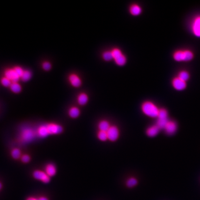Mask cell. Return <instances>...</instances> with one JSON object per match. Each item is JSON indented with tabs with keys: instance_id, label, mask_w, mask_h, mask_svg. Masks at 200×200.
Returning <instances> with one entry per match:
<instances>
[{
	"instance_id": "cell-10",
	"label": "cell",
	"mask_w": 200,
	"mask_h": 200,
	"mask_svg": "<svg viewBox=\"0 0 200 200\" xmlns=\"http://www.w3.org/2000/svg\"><path fill=\"white\" fill-rule=\"evenodd\" d=\"M171 85L175 90L177 91H182L187 87L186 82L180 79L177 77H175L171 81Z\"/></svg>"
},
{
	"instance_id": "cell-7",
	"label": "cell",
	"mask_w": 200,
	"mask_h": 200,
	"mask_svg": "<svg viewBox=\"0 0 200 200\" xmlns=\"http://www.w3.org/2000/svg\"><path fill=\"white\" fill-rule=\"evenodd\" d=\"M108 140L111 142H115L118 140L120 137V130L116 125H111L107 131Z\"/></svg>"
},
{
	"instance_id": "cell-34",
	"label": "cell",
	"mask_w": 200,
	"mask_h": 200,
	"mask_svg": "<svg viewBox=\"0 0 200 200\" xmlns=\"http://www.w3.org/2000/svg\"><path fill=\"white\" fill-rule=\"evenodd\" d=\"M2 184H1V183L0 182V189L2 188Z\"/></svg>"
},
{
	"instance_id": "cell-29",
	"label": "cell",
	"mask_w": 200,
	"mask_h": 200,
	"mask_svg": "<svg viewBox=\"0 0 200 200\" xmlns=\"http://www.w3.org/2000/svg\"><path fill=\"white\" fill-rule=\"evenodd\" d=\"M13 69L14 70V71H15V72H16V73L20 77V78H21L22 75L23 74V72H24V70L22 68V67L19 66H15Z\"/></svg>"
},
{
	"instance_id": "cell-12",
	"label": "cell",
	"mask_w": 200,
	"mask_h": 200,
	"mask_svg": "<svg viewBox=\"0 0 200 200\" xmlns=\"http://www.w3.org/2000/svg\"><path fill=\"white\" fill-rule=\"evenodd\" d=\"M68 79L70 85L75 88H79L82 85V79L76 74H70L69 76Z\"/></svg>"
},
{
	"instance_id": "cell-31",
	"label": "cell",
	"mask_w": 200,
	"mask_h": 200,
	"mask_svg": "<svg viewBox=\"0 0 200 200\" xmlns=\"http://www.w3.org/2000/svg\"><path fill=\"white\" fill-rule=\"evenodd\" d=\"M42 67L44 70L49 71L52 68V65L48 61H44L42 65Z\"/></svg>"
},
{
	"instance_id": "cell-5",
	"label": "cell",
	"mask_w": 200,
	"mask_h": 200,
	"mask_svg": "<svg viewBox=\"0 0 200 200\" xmlns=\"http://www.w3.org/2000/svg\"><path fill=\"white\" fill-rule=\"evenodd\" d=\"M169 120L167 111L164 108H160L159 113L157 118L156 124L160 129H163L165 125Z\"/></svg>"
},
{
	"instance_id": "cell-15",
	"label": "cell",
	"mask_w": 200,
	"mask_h": 200,
	"mask_svg": "<svg viewBox=\"0 0 200 200\" xmlns=\"http://www.w3.org/2000/svg\"><path fill=\"white\" fill-rule=\"evenodd\" d=\"M129 11L131 15L134 16H137L141 14L142 9L140 5L133 4L130 5L129 8Z\"/></svg>"
},
{
	"instance_id": "cell-11",
	"label": "cell",
	"mask_w": 200,
	"mask_h": 200,
	"mask_svg": "<svg viewBox=\"0 0 200 200\" xmlns=\"http://www.w3.org/2000/svg\"><path fill=\"white\" fill-rule=\"evenodd\" d=\"M4 77L9 79L12 82H18L21 78L16 73L13 68L6 70L4 72Z\"/></svg>"
},
{
	"instance_id": "cell-28",
	"label": "cell",
	"mask_w": 200,
	"mask_h": 200,
	"mask_svg": "<svg viewBox=\"0 0 200 200\" xmlns=\"http://www.w3.org/2000/svg\"><path fill=\"white\" fill-rule=\"evenodd\" d=\"M1 83L2 85L5 87H9L12 84V82L7 77H2L1 79Z\"/></svg>"
},
{
	"instance_id": "cell-2",
	"label": "cell",
	"mask_w": 200,
	"mask_h": 200,
	"mask_svg": "<svg viewBox=\"0 0 200 200\" xmlns=\"http://www.w3.org/2000/svg\"><path fill=\"white\" fill-rule=\"evenodd\" d=\"M172 57L176 62H189L194 59V54L191 50L184 49L175 51Z\"/></svg>"
},
{
	"instance_id": "cell-8",
	"label": "cell",
	"mask_w": 200,
	"mask_h": 200,
	"mask_svg": "<svg viewBox=\"0 0 200 200\" xmlns=\"http://www.w3.org/2000/svg\"><path fill=\"white\" fill-rule=\"evenodd\" d=\"M49 135H55L62 133L64 129L63 127L58 124L51 123L46 124Z\"/></svg>"
},
{
	"instance_id": "cell-3",
	"label": "cell",
	"mask_w": 200,
	"mask_h": 200,
	"mask_svg": "<svg viewBox=\"0 0 200 200\" xmlns=\"http://www.w3.org/2000/svg\"><path fill=\"white\" fill-rule=\"evenodd\" d=\"M113 60L118 66L122 67L124 66L127 62V57L123 53L119 48L115 47L111 50Z\"/></svg>"
},
{
	"instance_id": "cell-25",
	"label": "cell",
	"mask_w": 200,
	"mask_h": 200,
	"mask_svg": "<svg viewBox=\"0 0 200 200\" xmlns=\"http://www.w3.org/2000/svg\"><path fill=\"white\" fill-rule=\"evenodd\" d=\"M11 155L14 159H18L22 157V151L19 148H14L11 151Z\"/></svg>"
},
{
	"instance_id": "cell-16",
	"label": "cell",
	"mask_w": 200,
	"mask_h": 200,
	"mask_svg": "<svg viewBox=\"0 0 200 200\" xmlns=\"http://www.w3.org/2000/svg\"><path fill=\"white\" fill-rule=\"evenodd\" d=\"M89 96L86 93L82 92L77 97V101L78 104L81 106H85L89 102Z\"/></svg>"
},
{
	"instance_id": "cell-30",
	"label": "cell",
	"mask_w": 200,
	"mask_h": 200,
	"mask_svg": "<svg viewBox=\"0 0 200 200\" xmlns=\"http://www.w3.org/2000/svg\"><path fill=\"white\" fill-rule=\"evenodd\" d=\"M21 159V161L24 163H28L30 161L31 157L29 155L25 154L22 155Z\"/></svg>"
},
{
	"instance_id": "cell-18",
	"label": "cell",
	"mask_w": 200,
	"mask_h": 200,
	"mask_svg": "<svg viewBox=\"0 0 200 200\" xmlns=\"http://www.w3.org/2000/svg\"><path fill=\"white\" fill-rule=\"evenodd\" d=\"M81 114L80 110L76 106H73L69 108L68 110V114L70 117L72 119H76L78 118Z\"/></svg>"
},
{
	"instance_id": "cell-27",
	"label": "cell",
	"mask_w": 200,
	"mask_h": 200,
	"mask_svg": "<svg viewBox=\"0 0 200 200\" xmlns=\"http://www.w3.org/2000/svg\"><path fill=\"white\" fill-rule=\"evenodd\" d=\"M32 74L30 70H24L23 74L21 77V79L24 82L28 81L31 78Z\"/></svg>"
},
{
	"instance_id": "cell-9",
	"label": "cell",
	"mask_w": 200,
	"mask_h": 200,
	"mask_svg": "<svg viewBox=\"0 0 200 200\" xmlns=\"http://www.w3.org/2000/svg\"><path fill=\"white\" fill-rule=\"evenodd\" d=\"M33 176L35 179L41 181L44 183L47 184L50 181V177L47 175L45 171L40 170H35L33 174Z\"/></svg>"
},
{
	"instance_id": "cell-13",
	"label": "cell",
	"mask_w": 200,
	"mask_h": 200,
	"mask_svg": "<svg viewBox=\"0 0 200 200\" xmlns=\"http://www.w3.org/2000/svg\"><path fill=\"white\" fill-rule=\"evenodd\" d=\"M177 124L175 122L172 120H169L165 125L163 129L167 134L172 135L175 133L177 130Z\"/></svg>"
},
{
	"instance_id": "cell-19",
	"label": "cell",
	"mask_w": 200,
	"mask_h": 200,
	"mask_svg": "<svg viewBox=\"0 0 200 200\" xmlns=\"http://www.w3.org/2000/svg\"><path fill=\"white\" fill-rule=\"evenodd\" d=\"M36 131L37 135L39 137L46 138L49 135V132L48 131L46 125H40Z\"/></svg>"
},
{
	"instance_id": "cell-6",
	"label": "cell",
	"mask_w": 200,
	"mask_h": 200,
	"mask_svg": "<svg viewBox=\"0 0 200 200\" xmlns=\"http://www.w3.org/2000/svg\"><path fill=\"white\" fill-rule=\"evenodd\" d=\"M190 29L194 36L200 38V15H196L193 19L190 24Z\"/></svg>"
},
{
	"instance_id": "cell-23",
	"label": "cell",
	"mask_w": 200,
	"mask_h": 200,
	"mask_svg": "<svg viewBox=\"0 0 200 200\" xmlns=\"http://www.w3.org/2000/svg\"><path fill=\"white\" fill-rule=\"evenodd\" d=\"M102 57L103 59L106 62H109L113 60L111 51L109 50L104 51L102 53Z\"/></svg>"
},
{
	"instance_id": "cell-21",
	"label": "cell",
	"mask_w": 200,
	"mask_h": 200,
	"mask_svg": "<svg viewBox=\"0 0 200 200\" xmlns=\"http://www.w3.org/2000/svg\"><path fill=\"white\" fill-rule=\"evenodd\" d=\"M177 77L186 82L190 78V75L189 72L186 70H181L178 73Z\"/></svg>"
},
{
	"instance_id": "cell-20",
	"label": "cell",
	"mask_w": 200,
	"mask_h": 200,
	"mask_svg": "<svg viewBox=\"0 0 200 200\" xmlns=\"http://www.w3.org/2000/svg\"><path fill=\"white\" fill-rule=\"evenodd\" d=\"M111 125H110L109 121L106 120H103L99 122L98 124V128L99 131L107 132Z\"/></svg>"
},
{
	"instance_id": "cell-26",
	"label": "cell",
	"mask_w": 200,
	"mask_h": 200,
	"mask_svg": "<svg viewBox=\"0 0 200 200\" xmlns=\"http://www.w3.org/2000/svg\"><path fill=\"white\" fill-rule=\"evenodd\" d=\"M97 137L100 141L102 142H105L108 140V134L107 132L105 131H99L97 133Z\"/></svg>"
},
{
	"instance_id": "cell-1",
	"label": "cell",
	"mask_w": 200,
	"mask_h": 200,
	"mask_svg": "<svg viewBox=\"0 0 200 200\" xmlns=\"http://www.w3.org/2000/svg\"><path fill=\"white\" fill-rule=\"evenodd\" d=\"M142 112L147 117L151 118H157L159 113L160 108L151 101H146L142 103L141 106Z\"/></svg>"
},
{
	"instance_id": "cell-32",
	"label": "cell",
	"mask_w": 200,
	"mask_h": 200,
	"mask_svg": "<svg viewBox=\"0 0 200 200\" xmlns=\"http://www.w3.org/2000/svg\"><path fill=\"white\" fill-rule=\"evenodd\" d=\"M38 200H48V199L46 197L41 196L38 198Z\"/></svg>"
},
{
	"instance_id": "cell-14",
	"label": "cell",
	"mask_w": 200,
	"mask_h": 200,
	"mask_svg": "<svg viewBox=\"0 0 200 200\" xmlns=\"http://www.w3.org/2000/svg\"><path fill=\"white\" fill-rule=\"evenodd\" d=\"M161 130L157 125H153L148 127L146 130V134L147 136L150 138L156 137L159 133Z\"/></svg>"
},
{
	"instance_id": "cell-24",
	"label": "cell",
	"mask_w": 200,
	"mask_h": 200,
	"mask_svg": "<svg viewBox=\"0 0 200 200\" xmlns=\"http://www.w3.org/2000/svg\"><path fill=\"white\" fill-rule=\"evenodd\" d=\"M138 181L136 178L131 177L127 180L126 181V185L129 188H133L136 186L138 184Z\"/></svg>"
},
{
	"instance_id": "cell-17",
	"label": "cell",
	"mask_w": 200,
	"mask_h": 200,
	"mask_svg": "<svg viewBox=\"0 0 200 200\" xmlns=\"http://www.w3.org/2000/svg\"><path fill=\"white\" fill-rule=\"evenodd\" d=\"M45 172L50 177L55 175L57 172L55 166L53 163H48L45 167Z\"/></svg>"
},
{
	"instance_id": "cell-33",
	"label": "cell",
	"mask_w": 200,
	"mask_h": 200,
	"mask_svg": "<svg viewBox=\"0 0 200 200\" xmlns=\"http://www.w3.org/2000/svg\"><path fill=\"white\" fill-rule=\"evenodd\" d=\"M27 200H38V199L34 197H29Z\"/></svg>"
},
{
	"instance_id": "cell-22",
	"label": "cell",
	"mask_w": 200,
	"mask_h": 200,
	"mask_svg": "<svg viewBox=\"0 0 200 200\" xmlns=\"http://www.w3.org/2000/svg\"><path fill=\"white\" fill-rule=\"evenodd\" d=\"M9 87H10L11 91L15 94H18L20 93L22 90V86L18 82H12Z\"/></svg>"
},
{
	"instance_id": "cell-4",
	"label": "cell",
	"mask_w": 200,
	"mask_h": 200,
	"mask_svg": "<svg viewBox=\"0 0 200 200\" xmlns=\"http://www.w3.org/2000/svg\"><path fill=\"white\" fill-rule=\"evenodd\" d=\"M36 135H37V131H35L31 128H27L21 132L20 141L22 143H29L34 140Z\"/></svg>"
}]
</instances>
